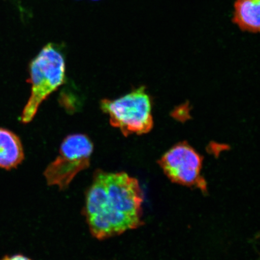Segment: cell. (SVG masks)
Wrapping results in <instances>:
<instances>
[{"label": "cell", "mask_w": 260, "mask_h": 260, "mask_svg": "<svg viewBox=\"0 0 260 260\" xmlns=\"http://www.w3.org/2000/svg\"><path fill=\"white\" fill-rule=\"evenodd\" d=\"M24 159L20 139L10 130L0 128V168L12 170L21 164Z\"/></svg>", "instance_id": "cell-6"}, {"label": "cell", "mask_w": 260, "mask_h": 260, "mask_svg": "<svg viewBox=\"0 0 260 260\" xmlns=\"http://www.w3.org/2000/svg\"><path fill=\"white\" fill-rule=\"evenodd\" d=\"M2 260H31L23 255L17 254L12 256H6Z\"/></svg>", "instance_id": "cell-8"}, {"label": "cell", "mask_w": 260, "mask_h": 260, "mask_svg": "<svg viewBox=\"0 0 260 260\" xmlns=\"http://www.w3.org/2000/svg\"><path fill=\"white\" fill-rule=\"evenodd\" d=\"M143 201L136 178L125 172L97 170L86 191L83 214L92 235L106 239L141 226Z\"/></svg>", "instance_id": "cell-1"}, {"label": "cell", "mask_w": 260, "mask_h": 260, "mask_svg": "<svg viewBox=\"0 0 260 260\" xmlns=\"http://www.w3.org/2000/svg\"><path fill=\"white\" fill-rule=\"evenodd\" d=\"M29 70L31 90L21 114V121L24 123L30 122L41 103L63 84L64 57L54 44H48L32 60Z\"/></svg>", "instance_id": "cell-2"}, {"label": "cell", "mask_w": 260, "mask_h": 260, "mask_svg": "<svg viewBox=\"0 0 260 260\" xmlns=\"http://www.w3.org/2000/svg\"><path fill=\"white\" fill-rule=\"evenodd\" d=\"M93 151V143L87 136H68L61 143L58 155L44 172L48 185L66 189L78 174L89 167Z\"/></svg>", "instance_id": "cell-4"}, {"label": "cell", "mask_w": 260, "mask_h": 260, "mask_svg": "<svg viewBox=\"0 0 260 260\" xmlns=\"http://www.w3.org/2000/svg\"><path fill=\"white\" fill-rule=\"evenodd\" d=\"M233 21L243 31L258 32L260 0H236Z\"/></svg>", "instance_id": "cell-7"}, {"label": "cell", "mask_w": 260, "mask_h": 260, "mask_svg": "<svg viewBox=\"0 0 260 260\" xmlns=\"http://www.w3.org/2000/svg\"><path fill=\"white\" fill-rule=\"evenodd\" d=\"M160 164L165 173L175 183L193 186L201 180L202 158L185 143L175 145L166 152Z\"/></svg>", "instance_id": "cell-5"}, {"label": "cell", "mask_w": 260, "mask_h": 260, "mask_svg": "<svg viewBox=\"0 0 260 260\" xmlns=\"http://www.w3.org/2000/svg\"><path fill=\"white\" fill-rule=\"evenodd\" d=\"M100 106L110 124L125 136L145 134L153 126L151 100L144 87L119 99L102 100Z\"/></svg>", "instance_id": "cell-3"}]
</instances>
